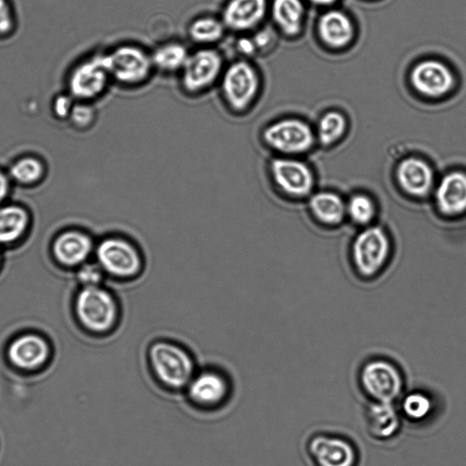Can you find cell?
Returning <instances> with one entry per match:
<instances>
[{"mask_svg": "<svg viewBox=\"0 0 466 466\" xmlns=\"http://www.w3.org/2000/svg\"><path fill=\"white\" fill-rule=\"evenodd\" d=\"M267 168L270 181L281 194L300 198L311 193L314 176L306 163L294 157L274 156Z\"/></svg>", "mask_w": 466, "mask_h": 466, "instance_id": "7c38bea8", "label": "cell"}, {"mask_svg": "<svg viewBox=\"0 0 466 466\" xmlns=\"http://www.w3.org/2000/svg\"><path fill=\"white\" fill-rule=\"evenodd\" d=\"M223 106L241 117L252 111L263 88V78L252 59L237 57L226 64L218 84Z\"/></svg>", "mask_w": 466, "mask_h": 466, "instance_id": "6da1fadb", "label": "cell"}, {"mask_svg": "<svg viewBox=\"0 0 466 466\" xmlns=\"http://www.w3.org/2000/svg\"><path fill=\"white\" fill-rule=\"evenodd\" d=\"M311 3L319 5H328L334 3L336 0H309Z\"/></svg>", "mask_w": 466, "mask_h": 466, "instance_id": "74e56055", "label": "cell"}, {"mask_svg": "<svg viewBox=\"0 0 466 466\" xmlns=\"http://www.w3.org/2000/svg\"><path fill=\"white\" fill-rule=\"evenodd\" d=\"M28 222L26 212L16 206L0 208V243H9L18 238Z\"/></svg>", "mask_w": 466, "mask_h": 466, "instance_id": "83f0119b", "label": "cell"}, {"mask_svg": "<svg viewBox=\"0 0 466 466\" xmlns=\"http://www.w3.org/2000/svg\"><path fill=\"white\" fill-rule=\"evenodd\" d=\"M390 248V238L381 227H364L351 245L353 265L360 275L374 276L387 263Z\"/></svg>", "mask_w": 466, "mask_h": 466, "instance_id": "9c48e42d", "label": "cell"}, {"mask_svg": "<svg viewBox=\"0 0 466 466\" xmlns=\"http://www.w3.org/2000/svg\"><path fill=\"white\" fill-rule=\"evenodd\" d=\"M346 130V118L337 111L325 113L318 122L317 137L323 146H329L339 140Z\"/></svg>", "mask_w": 466, "mask_h": 466, "instance_id": "f546056e", "label": "cell"}, {"mask_svg": "<svg viewBox=\"0 0 466 466\" xmlns=\"http://www.w3.org/2000/svg\"><path fill=\"white\" fill-rule=\"evenodd\" d=\"M309 208L313 217L320 223L335 226L346 218V201L330 191H320L310 196Z\"/></svg>", "mask_w": 466, "mask_h": 466, "instance_id": "484cf974", "label": "cell"}, {"mask_svg": "<svg viewBox=\"0 0 466 466\" xmlns=\"http://www.w3.org/2000/svg\"><path fill=\"white\" fill-rule=\"evenodd\" d=\"M18 22L11 0H0V40H7L17 31Z\"/></svg>", "mask_w": 466, "mask_h": 466, "instance_id": "1f68e13d", "label": "cell"}, {"mask_svg": "<svg viewBox=\"0 0 466 466\" xmlns=\"http://www.w3.org/2000/svg\"><path fill=\"white\" fill-rule=\"evenodd\" d=\"M268 7V0H228L219 17L228 33L250 34L264 25Z\"/></svg>", "mask_w": 466, "mask_h": 466, "instance_id": "5bb4252c", "label": "cell"}, {"mask_svg": "<svg viewBox=\"0 0 466 466\" xmlns=\"http://www.w3.org/2000/svg\"><path fill=\"white\" fill-rule=\"evenodd\" d=\"M75 102V99L65 90L56 94L51 98L49 106L52 117L66 124Z\"/></svg>", "mask_w": 466, "mask_h": 466, "instance_id": "d6a6232c", "label": "cell"}, {"mask_svg": "<svg viewBox=\"0 0 466 466\" xmlns=\"http://www.w3.org/2000/svg\"><path fill=\"white\" fill-rule=\"evenodd\" d=\"M318 32L326 45L341 48L351 41L354 28L347 15L339 10H329L319 17Z\"/></svg>", "mask_w": 466, "mask_h": 466, "instance_id": "7402d4cb", "label": "cell"}, {"mask_svg": "<svg viewBox=\"0 0 466 466\" xmlns=\"http://www.w3.org/2000/svg\"><path fill=\"white\" fill-rule=\"evenodd\" d=\"M46 162L35 152H25L15 156L6 169L11 180L29 186L40 181L46 175Z\"/></svg>", "mask_w": 466, "mask_h": 466, "instance_id": "d4e9b609", "label": "cell"}, {"mask_svg": "<svg viewBox=\"0 0 466 466\" xmlns=\"http://www.w3.org/2000/svg\"><path fill=\"white\" fill-rule=\"evenodd\" d=\"M98 265L108 275L131 279L142 270L143 258L136 245L122 237H109L96 247Z\"/></svg>", "mask_w": 466, "mask_h": 466, "instance_id": "30bf717a", "label": "cell"}, {"mask_svg": "<svg viewBox=\"0 0 466 466\" xmlns=\"http://www.w3.org/2000/svg\"><path fill=\"white\" fill-rule=\"evenodd\" d=\"M410 79L413 88L428 97H440L446 95L454 86V76L451 69L438 60H424L411 70Z\"/></svg>", "mask_w": 466, "mask_h": 466, "instance_id": "9a60e30c", "label": "cell"}, {"mask_svg": "<svg viewBox=\"0 0 466 466\" xmlns=\"http://www.w3.org/2000/svg\"><path fill=\"white\" fill-rule=\"evenodd\" d=\"M54 254L64 265L76 266L83 263L92 250V241L88 236L79 231H67L61 234L54 243Z\"/></svg>", "mask_w": 466, "mask_h": 466, "instance_id": "cb8c5ba5", "label": "cell"}, {"mask_svg": "<svg viewBox=\"0 0 466 466\" xmlns=\"http://www.w3.org/2000/svg\"><path fill=\"white\" fill-rule=\"evenodd\" d=\"M48 355L46 341L35 334H25L15 339L9 346L8 358L16 367L32 370L40 366Z\"/></svg>", "mask_w": 466, "mask_h": 466, "instance_id": "d6986e66", "label": "cell"}, {"mask_svg": "<svg viewBox=\"0 0 466 466\" xmlns=\"http://www.w3.org/2000/svg\"><path fill=\"white\" fill-rule=\"evenodd\" d=\"M228 33L219 15H201L196 16L189 21L186 27L188 41L197 47L216 46Z\"/></svg>", "mask_w": 466, "mask_h": 466, "instance_id": "603a6c76", "label": "cell"}, {"mask_svg": "<svg viewBox=\"0 0 466 466\" xmlns=\"http://www.w3.org/2000/svg\"><path fill=\"white\" fill-rule=\"evenodd\" d=\"M399 186L414 198L427 196L433 187L434 176L430 165L418 157H407L400 162L396 169Z\"/></svg>", "mask_w": 466, "mask_h": 466, "instance_id": "e0dca14e", "label": "cell"}, {"mask_svg": "<svg viewBox=\"0 0 466 466\" xmlns=\"http://www.w3.org/2000/svg\"><path fill=\"white\" fill-rule=\"evenodd\" d=\"M233 49L238 56L237 57L252 59L254 56H258V52L250 34L236 35Z\"/></svg>", "mask_w": 466, "mask_h": 466, "instance_id": "d590c367", "label": "cell"}, {"mask_svg": "<svg viewBox=\"0 0 466 466\" xmlns=\"http://www.w3.org/2000/svg\"><path fill=\"white\" fill-rule=\"evenodd\" d=\"M185 391L193 406L201 410H214L227 401L230 383L221 371L205 369L194 374Z\"/></svg>", "mask_w": 466, "mask_h": 466, "instance_id": "4fadbf2b", "label": "cell"}, {"mask_svg": "<svg viewBox=\"0 0 466 466\" xmlns=\"http://www.w3.org/2000/svg\"><path fill=\"white\" fill-rule=\"evenodd\" d=\"M11 179L6 170L0 167V202L8 195Z\"/></svg>", "mask_w": 466, "mask_h": 466, "instance_id": "8d00e7d4", "label": "cell"}, {"mask_svg": "<svg viewBox=\"0 0 466 466\" xmlns=\"http://www.w3.org/2000/svg\"><path fill=\"white\" fill-rule=\"evenodd\" d=\"M402 417L390 402H369L364 413L367 433L375 441H387L400 431Z\"/></svg>", "mask_w": 466, "mask_h": 466, "instance_id": "2e32d148", "label": "cell"}, {"mask_svg": "<svg viewBox=\"0 0 466 466\" xmlns=\"http://www.w3.org/2000/svg\"><path fill=\"white\" fill-rule=\"evenodd\" d=\"M277 30L263 25L254 32L250 33V35L255 44L258 56L266 55L275 46L277 41Z\"/></svg>", "mask_w": 466, "mask_h": 466, "instance_id": "836d02e7", "label": "cell"}, {"mask_svg": "<svg viewBox=\"0 0 466 466\" xmlns=\"http://www.w3.org/2000/svg\"><path fill=\"white\" fill-rule=\"evenodd\" d=\"M268 15L277 32L293 37L301 31L304 5L301 0H272Z\"/></svg>", "mask_w": 466, "mask_h": 466, "instance_id": "44dd1931", "label": "cell"}, {"mask_svg": "<svg viewBox=\"0 0 466 466\" xmlns=\"http://www.w3.org/2000/svg\"><path fill=\"white\" fill-rule=\"evenodd\" d=\"M96 120V104L76 101L66 125L75 132L84 133L93 128Z\"/></svg>", "mask_w": 466, "mask_h": 466, "instance_id": "4dcf8cb0", "label": "cell"}, {"mask_svg": "<svg viewBox=\"0 0 466 466\" xmlns=\"http://www.w3.org/2000/svg\"><path fill=\"white\" fill-rule=\"evenodd\" d=\"M112 85L102 49L76 59L64 76V90L78 102L96 104Z\"/></svg>", "mask_w": 466, "mask_h": 466, "instance_id": "3957f363", "label": "cell"}, {"mask_svg": "<svg viewBox=\"0 0 466 466\" xmlns=\"http://www.w3.org/2000/svg\"><path fill=\"white\" fill-rule=\"evenodd\" d=\"M358 382L369 402L394 403L403 395L405 386L401 370L385 359L365 362L359 371Z\"/></svg>", "mask_w": 466, "mask_h": 466, "instance_id": "8992f818", "label": "cell"}, {"mask_svg": "<svg viewBox=\"0 0 466 466\" xmlns=\"http://www.w3.org/2000/svg\"><path fill=\"white\" fill-rule=\"evenodd\" d=\"M190 51L184 42L177 39L158 43L150 50L155 73L164 76L178 75L185 66Z\"/></svg>", "mask_w": 466, "mask_h": 466, "instance_id": "ffe728a7", "label": "cell"}, {"mask_svg": "<svg viewBox=\"0 0 466 466\" xmlns=\"http://www.w3.org/2000/svg\"><path fill=\"white\" fill-rule=\"evenodd\" d=\"M102 54L112 84L121 88H139L155 74L150 50L140 44L117 43Z\"/></svg>", "mask_w": 466, "mask_h": 466, "instance_id": "7a4b0ae2", "label": "cell"}, {"mask_svg": "<svg viewBox=\"0 0 466 466\" xmlns=\"http://www.w3.org/2000/svg\"><path fill=\"white\" fill-rule=\"evenodd\" d=\"M104 270L97 264H85L77 272L78 280L85 287L98 286L103 279Z\"/></svg>", "mask_w": 466, "mask_h": 466, "instance_id": "e575fe53", "label": "cell"}, {"mask_svg": "<svg viewBox=\"0 0 466 466\" xmlns=\"http://www.w3.org/2000/svg\"><path fill=\"white\" fill-rule=\"evenodd\" d=\"M259 141L275 156L294 157L308 151L314 143V134L303 120L282 117L266 124L259 131Z\"/></svg>", "mask_w": 466, "mask_h": 466, "instance_id": "52a82bcc", "label": "cell"}, {"mask_svg": "<svg viewBox=\"0 0 466 466\" xmlns=\"http://www.w3.org/2000/svg\"><path fill=\"white\" fill-rule=\"evenodd\" d=\"M306 451L313 466H359L360 451L351 439L338 433L317 432L309 436Z\"/></svg>", "mask_w": 466, "mask_h": 466, "instance_id": "8fae6325", "label": "cell"}, {"mask_svg": "<svg viewBox=\"0 0 466 466\" xmlns=\"http://www.w3.org/2000/svg\"><path fill=\"white\" fill-rule=\"evenodd\" d=\"M80 322L96 333L109 331L117 322L118 306L114 296L99 286L84 287L76 299Z\"/></svg>", "mask_w": 466, "mask_h": 466, "instance_id": "ba28073f", "label": "cell"}, {"mask_svg": "<svg viewBox=\"0 0 466 466\" xmlns=\"http://www.w3.org/2000/svg\"><path fill=\"white\" fill-rule=\"evenodd\" d=\"M398 407L402 419L413 424H421L431 420L436 410L437 404L430 392L411 390L403 393Z\"/></svg>", "mask_w": 466, "mask_h": 466, "instance_id": "4316f807", "label": "cell"}, {"mask_svg": "<svg viewBox=\"0 0 466 466\" xmlns=\"http://www.w3.org/2000/svg\"><path fill=\"white\" fill-rule=\"evenodd\" d=\"M435 205L446 216H456L466 210V173L451 171L444 175L434 192Z\"/></svg>", "mask_w": 466, "mask_h": 466, "instance_id": "ac0fdd59", "label": "cell"}, {"mask_svg": "<svg viewBox=\"0 0 466 466\" xmlns=\"http://www.w3.org/2000/svg\"><path fill=\"white\" fill-rule=\"evenodd\" d=\"M147 361L157 382L171 391L186 390L196 373L189 352L168 340L153 342L148 348Z\"/></svg>", "mask_w": 466, "mask_h": 466, "instance_id": "277c9868", "label": "cell"}, {"mask_svg": "<svg viewBox=\"0 0 466 466\" xmlns=\"http://www.w3.org/2000/svg\"><path fill=\"white\" fill-rule=\"evenodd\" d=\"M223 54L216 46L197 47L177 75L178 88L187 97L203 96L218 86L226 66Z\"/></svg>", "mask_w": 466, "mask_h": 466, "instance_id": "5b68a950", "label": "cell"}, {"mask_svg": "<svg viewBox=\"0 0 466 466\" xmlns=\"http://www.w3.org/2000/svg\"><path fill=\"white\" fill-rule=\"evenodd\" d=\"M377 215L374 200L364 193L353 194L346 201V217L354 224L367 227L371 225Z\"/></svg>", "mask_w": 466, "mask_h": 466, "instance_id": "f1b7e54d", "label": "cell"}]
</instances>
